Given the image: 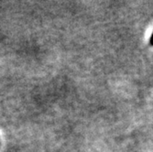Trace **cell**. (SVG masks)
I'll use <instances>...</instances> for the list:
<instances>
[]
</instances>
